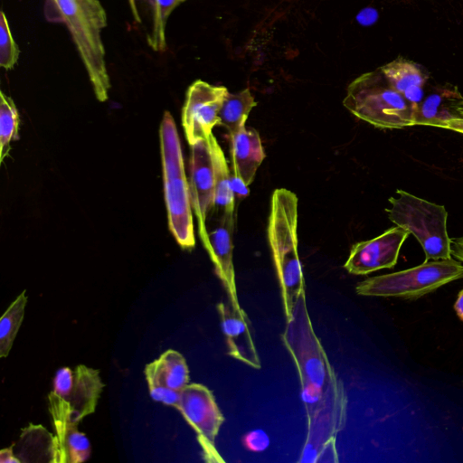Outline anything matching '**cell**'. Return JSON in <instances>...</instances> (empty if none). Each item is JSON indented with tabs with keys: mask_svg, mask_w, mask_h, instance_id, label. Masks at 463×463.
<instances>
[{
	"mask_svg": "<svg viewBox=\"0 0 463 463\" xmlns=\"http://www.w3.org/2000/svg\"><path fill=\"white\" fill-rule=\"evenodd\" d=\"M45 14L50 21L63 23L73 40L98 100L109 98V76L101 32L108 24L99 0H47Z\"/></svg>",
	"mask_w": 463,
	"mask_h": 463,
	"instance_id": "6da1fadb",
	"label": "cell"
},
{
	"mask_svg": "<svg viewBox=\"0 0 463 463\" xmlns=\"http://www.w3.org/2000/svg\"><path fill=\"white\" fill-rule=\"evenodd\" d=\"M298 197L285 188L271 197L268 239L281 288L286 320L289 319L300 293L305 290L298 252Z\"/></svg>",
	"mask_w": 463,
	"mask_h": 463,
	"instance_id": "7a4b0ae2",
	"label": "cell"
},
{
	"mask_svg": "<svg viewBox=\"0 0 463 463\" xmlns=\"http://www.w3.org/2000/svg\"><path fill=\"white\" fill-rule=\"evenodd\" d=\"M282 339L297 366L302 399H313L344 388L313 329L306 290L300 293L291 317L286 320Z\"/></svg>",
	"mask_w": 463,
	"mask_h": 463,
	"instance_id": "3957f363",
	"label": "cell"
},
{
	"mask_svg": "<svg viewBox=\"0 0 463 463\" xmlns=\"http://www.w3.org/2000/svg\"><path fill=\"white\" fill-rule=\"evenodd\" d=\"M165 199L169 229L183 249L195 245L189 184L173 117L165 111L160 126Z\"/></svg>",
	"mask_w": 463,
	"mask_h": 463,
	"instance_id": "277c9868",
	"label": "cell"
},
{
	"mask_svg": "<svg viewBox=\"0 0 463 463\" xmlns=\"http://www.w3.org/2000/svg\"><path fill=\"white\" fill-rule=\"evenodd\" d=\"M343 104L353 115L376 128L414 126V105L392 87L380 69L354 80Z\"/></svg>",
	"mask_w": 463,
	"mask_h": 463,
	"instance_id": "5b68a950",
	"label": "cell"
},
{
	"mask_svg": "<svg viewBox=\"0 0 463 463\" xmlns=\"http://www.w3.org/2000/svg\"><path fill=\"white\" fill-rule=\"evenodd\" d=\"M385 209L389 219L397 226L415 236L421 245L426 259L447 260L451 256V239L447 231L448 212L436 204L398 189L389 199Z\"/></svg>",
	"mask_w": 463,
	"mask_h": 463,
	"instance_id": "8992f818",
	"label": "cell"
},
{
	"mask_svg": "<svg viewBox=\"0 0 463 463\" xmlns=\"http://www.w3.org/2000/svg\"><path fill=\"white\" fill-rule=\"evenodd\" d=\"M103 387L99 372L84 364L57 370L48 395L55 433L93 413Z\"/></svg>",
	"mask_w": 463,
	"mask_h": 463,
	"instance_id": "52a82bcc",
	"label": "cell"
},
{
	"mask_svg": "<svg viewBox=\"0 0 463 463\" xmlns=\"http://www.w3.org/2000/svg\"><path fill=\"white\" fill-rule=\"evenodd\" d=\"M459 279H463V265L450 258L425 261L405 270L369 278L357 284L355 291L367 297L414 299Z\"/></svg>",
	"mask_w": 463,
	"mask_h": 463,
	"instance_id": "ba28073f",
	"label": "cell"
},
{
	"mask_svg": "<svg viewBox=\"0 0 463 463\" xmlns=\"http://www.w3.org/2000/svg\"><path fill=\"white\" fill-rule=\"evenodd\" d=\"M175 408L196 432L204 460L225 462L215 446L224 418L212 392L203 384L188 383L181 391Z\"/></svg>",
	"mask_w": 463,
	"mask_h": 463,
	"instance_id": "9c48e42d",
	"label": "cell"
},
{
	"mask_svg": "<svg viewBox=\"0 0 463 463\" xmlns=\"http://www.w3.org/2000/svg\"><path fill=\"white\" fill-rule=\"evenodd\" d=\"M223 86L197 80L190 85L182 112V124L189 145L207 139L220 122L219 112L228 94Z\"/></svg>",
	"mask_w": 463,
	"mask_h": 463,
	"instance_id": "30bf717a",
	"label": "cell"
},
{
	"mask_svg": "<svg viewBox=\"0 0 463 463\" xmlns=\"http://www.w3.org/2000/svg\"><path fill=\"white\" fill-rule=\"evenodd\" d=\"M190 196L203 246L208 243L207 217L214 202V170L209 137L191 145Z\"/></svg>",
	"mask_w": 463,
	"mask_h": 463,
	"instance_id": "8fae6325",
	"label": "cell"
},
{
	"mask_svg": "<svg viewBox=\"0 0 463 463\" xmlns=\"http://www.w3.org/2000/svg\"><path fill=\"white\" fill-rule=\"evenodd\" d=\"M410 234L409 231L396 226L372 240L354 244L344 265L345 269L354 275H366L382 269L393 268L401 247Z\"/></svg>",
	"mask_w": 463,
	"mask_h": 463,
	"instance_id": "7c38bea8",
	"label": "cell"
},
{
	"mask_svg": "<svg viewBox=\"0 0 463 463\" xmlns=\"http://www.w3.org/2000/svg\"><path fill=\"white\" fill-rule=\"evenodd\" d=\"M145 375L153 400L175 408L181 391L189 383V370L184 357L169 349L147 364Z\"/></svg>",
	"mask_w": 463,
	"mask_h": 463,
	"instance_id": "4fadbf2b",
	"label": "cell"
},
{
	"mask_svg": "<svg viewBox=\"0 0 463 463\" xmlns=\"http://www.w3.org/2000/svg\"><path fill=\"white\" fill-rule=\"evenodd\" d=\"M345 390L328 396L315 414L307 420V435L298 462H317L325 445L336 437L345 417Z\"/></svg>",
	"mask_w": 463,
	"mask_h": 463,
	"instance_id": "5bb4252c",
	"label": "cell"
},
{
	"mask_svg": "<svg viewBox=\"0 0 463 463\" xmlns=\"http://www.w3.org/2000/svg\"><path fill=\"white\" fill-rule=\"evenodd\" d=\"M222 329L226 338L228 354L240 362L260 369V360L250 332V320L239 301L227 298L217 306Z\"/></svg>",
	"mask_w": 463,
	"mask_h": 463,
	"instance_id": "9a60e30c",
	"label": "cell"
},
{
	"mask_svg": "<svg viewBox=\"0 0 463 463\" xmlns=\"http://www.w3.org/2000/svg\"><path fill=\"white\" fill-rule=\"evenodd\" d=\"M234 215L235 213H224L220 217L216 228L208 232V243L204 248L214 264L215 271L227 291L228 298L238 301L232 262Z\"/></svg>",
	"mask_w": 463,
	"mask_h": 463,
	"instance_id": "2e32d148",
	"label": "cell"
},
{
	"mask_svg": "<svg viewBox=\"0 0 463 463\" xmlns=\"http://www.w3.org/2000/svg\"><path fill=\"white\" fill-rule=\"evenodd\" d=\"M463 117V96L450 83L435 86L415 109L414 126L439 128L446 121Z\"/></svg>",
	"mask_w": 463,
	"mask_h": 463,
	"instance_id": "e0dca14e",
	"label": "cell"
},
{
	"mask_svg": "<svg viewBox=\"0 0 463 463\" xmlns=\"http://www.w3.org/2000/svg\"><path fill=\"white\" fill-rule=\"evenodd\" d=\"M379 69L392 87L416 109L425 97L424 87L429 79L428 71L421 65L402 57H398Z\"/></svg>",
	"mask_w": 463,
	"mask_h": 463,
	"instance_id": "ac0fdd59",
	"label": "cell"
},
{
	"mask_svg": "<svg viewBox=\"0 0 463 463\" xmlns=\"http://www.w3.org/2000/svg\"><path fill=\"white\" fill-rule=\"evenodd\" d=\"M231 143L233 174L249 186L265 158L260 135L254 128L243 126L231 137Z\"/></svg>",
	"mask_w": 463,
	"mask_h": 463,
	"instance_id": "d6986e66",
	"label": "cell"
},
{
	"mask_svg": "<svg viewBox=\"0 0 463 463\" xmlns=\"http://www.w3.org/2000/svg\"><path fill=\"white\" fill-rule=\"evenodd\" d=\"M16 457L21 462L56 463V439L41 425L24 429L17 443Z\"/></svg>",
	"mask_w": 463,
	"mask_h": 463,
	"instance_id": "ffe728a7",
	"label": "cell"
},
{
	"mask_svg": "<svg viewBox=\"0 0 463 463\" xmlns=\"http://www.w3.org/2000/svg\"><path fill=\"white\" fill-rule=\"evenodd\" d=\"M214 170L215 190L213 210L221 217L224 213H235V199L231 189V173L224 153L215 137H209Z\"/></svg>",
	"mask_w": 463,
	"mask_h": 463,
	"instance_id": "44dd1931",
	"label": "cell"
},
{
	"mask_svg": "<svg viewBox=\"0 0 463 463\" xmlns=\"http://www.w3.org/2000/svg\"><path fill=\"white\" fill-rule=\"evenodd\" d=\"M256 105L249 89L237 93L228 92L219 112V125L224 127L232 137L245 126L250 112Z\"/></svg>",
	"mask_w": 463,
	"mask_h": 463,
	"instance_id": "7402d4cb",
	"label": "cell"
},
{
	"mask_svg": "<svg viewBox=\"0 0 463 463\" xmlns=\"http://www.w3.org/2000/svg\"><path fill=\"white\" fill-rule=\"evenodd\" d=\"M56 463H80L90 456V443L77 425H67L55 433Z\"/></svg>",
	"mask_w": 463,
	"mask_h": 463,
	"instance_id": "603a6c76",
	"label": "cell"
},
{
	"mask_svg": "<svg viewBox=\"0 0 463 463\" xmlns=\"http://www.w3.org/2000/svg\"><path fill=\"white\" fill-rule=\"evenodd\" d=\"M27 303L23 291L7 307L0 320V357H6L13 346L17 332L24 319Z\"/></svg>",
	"mask_w": 463,
	"mask_h": 463,
	"instance_id": "cb8c5ba5",
	"label": "cell"
},
{
	"mask_svg": "<svg viewBox=\"0 0 463 463\" xmlns=\"http://www.w3.org/2000/svg\"><path fill=\"white\" fill-rule=\"evenodd\" d=\"M0 161L8 156L11 143L18 139L19 113L11 97L0 93Z\"/></svg>",
	"mask_w": 463,
	"mask_h": 463,
	"instance_id": "d4e9b609",
	"label": "cell"
},
{
	"mask_svg": "<svg viewBox=\"0 0 463 463\" xmlns=\"http://www.w3.org/2000/svg\"><path fill=\"white\" fill-rule=\"evenodd\" d=\"M179 3V0H153V25L147 41L154 51H165L166 22L170 14Z\"/></svg>",
	"mask_w": 463,
	"mask_h": 463,
	"instance_id": "484cf974",
	"label": "cell"
},
{
	"mask_svg": "<svg viewBox=\"0 0 463 463\" xmlns=\"http://www.w3.org/2000/svg\"><path fill=\"white\" fill-rule=\"evenodd\" d=\"M20 51L12 35L5 13L0 14V65L5 70L14 68Z\"/></svg>",
	"mask_w": 463,
	"mask_h": 463,
	"instance_id": "4316f807",
	"label": "cell"
},
{
	"mask_svg": "<svg viewBox=\"0 0 463 463\" xmlns=\"http://www.w3.org/2000/svg\"><path fill=\"white\" fill-rule=\"evenodd\" d=\"M245 447L252 451L264 450L269 446V438L262 430H253L248 433L244 439Z\"/></svg>",
	"mask_w": 463,
	"mask_h": 463,
	"instance_id": "83f0119b",
	"label": "cell"
},
{
	"mask_svg": "<svg viewBox=\"0 0 463 463\" xmlns=\"http://www.w3.org/2000/svg\"><path fill=\"white\" fill-rule=\"evenodd\" d=\"M230 184L234 195L235 202L241 201L249 195L250 190L248 185H246L245 183L236 175H231Z\"/></svg>",
	"mask_w": 463,
	"mask_h": 463,
	"instance_id": "f1b7e54d",
	"label": "cell"
},
{
	"mask_svg": "<svg viewBox=\"0 0 463 463\" xmlns=\"http://www.w3.org/2000/svg\"><path fill=\"white\" fill-rule=\"evenodd\" d=\"M337 452L335 449V438H332L323 448L317 462H337Z\"/></svg>",
	"mask_w": 463,
	"mask_h": 463,
	"instance_id": "f546056e",
	"label": "cell"
},
{
	"mask_svg": "<svg viewBox=\"0 0 463 463\" xmlns=\"http://www.w3.org/2000/svg\"><path fill=\"white\" fill-rule=\"evenodd\" d=\"M14 446L5 448L0 450L1 463H21L20 459L14 454Z\"/></svg>",
	"mask_w": 463,
	"mask_h": 463,
	"instance_id": "4dcf8cb0",
	"label": "cell"
},
{
	"mask_svg": "<svg viewBox=\"0 0 463 463\" xmlns=\"http://www.w3.org/2000/svg\"><path fill=\"white\" fill-rule=\"evenodd\" d=\"M451 255L463 261V236L451 239Z\"/></svg>",
	"mask_w": 463,
	"mask_h": 463,
	"instance_id": "1f68e13d",
	"label": "cell"
},
{
	"mask_svg": "<svg viewBox=\"0 0 463 463\" xmlns=\"http://www.w3.org/2000/svg\"><path fill=\"white\" fill-rule=\"evenodd\" d=\"M439 128L463 134V117L446 121L442 123Z\"/></svg>",
	"mask_w": 463,
	"mask_h": 463,
	"instance_id": "d6a6232c",
	"label": "cell"
},
{
	"mask_svg": "<svg viewBox=\"0 0 463 463\" xmlns=\"http://www.w3.org/2000/svg\"><path fill=\"white\" fill-rule=\"evenodd\" d=\"M454 308L458 317L463 321V289L458 293Z\"/></svg>",
	"mask_w": 463,
	"mask_h": 463,
	"instance_id": "836d02e7",
	"label": "cell"
},
{
	"mask_svg": "<svg viewBox=\"0 0 463 463\" xmlns=\"http://www.w3.org/2000/svg\"><path fill=\"white\" fill-rule=\"evenodd\" d=\"M179 1L182 2V1H184V0H179Z\"/></svg>",
	"mask_w": 463,
	"mask_h": 463,
	"instance_id": "e575fe53",
	"label": "cell"
}]
</instances>
